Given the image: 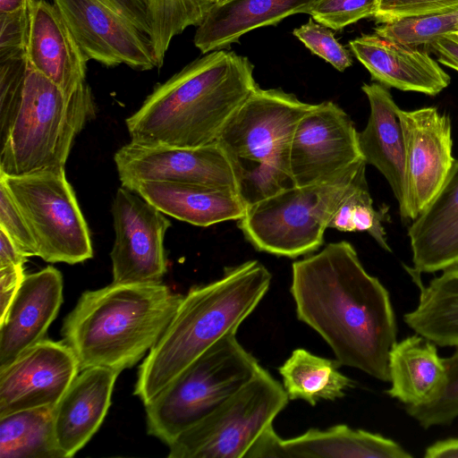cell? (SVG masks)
<instances>
[{"instance_id": "13", "label": "cell", "mask_w": 458, "mask_h": 458, "mask_svg": "<svg viewBox=\"0 0 458 458\" xmlns=\"http://www.w3.org/2000/svg\"><path fill=\"white\" fill-rule=\"evenodd\" d=\"M113 283H161L166 272L165 235L171 222L140 194L121 187L112 205Z\"/></svg>"}, {"instance_id": "36", "label": "cell", "mask_w": 458, "mask_h": 458, "mask_svg": "<svg viewBox=\"0 0 458 458\" xmlns=\"http://www.w3.org/2000/svg\"><path fill=\"white\" fill-rule=\"evenodd\" d=\"M0 228L3 229L28 256H38V250L31 231L9 191L0 179Z\"/></svg>"}, {"instance_id": "4", "label": "cell", "mask_w": 458, "mask_h": 458, "mask_svg": "<svg viewBox=\"0 0 458 458\" xmlns=\"http://www.w3.org/2000/svg\"><path fill=\"white\" fill-rule=\"evenodd\" d=\"M271 280L262 263L248 260L226 267L213 282L191 288L140 366L133 394L148 404L214 344L236 333Z\"/></svg>"}, {"instance_id": "28", "label": "cell", "mask_w": 458, "mask_h": 458, "mask_svg": "<svg viewBox=\"0 0 458 458\" xmlns=\"http://www.w3.org/2000/svg\"><path fill=\"white\" fill-rule=\"evenodd\" d=\"M340 366L337 360L297 348L278 368V372L289 400H302L315 406L321 400L342 398L355 386L352 378L340 372Z\"/></svg>"}, {"instance_id": "18", "label": "cell", "mask_w": 458, "mask_h": 458, "mask_svg": "<svg viewBox=\"0 0 458 458\" xmlns=\"http://www.w3.org/2000/svg\"><path fill=\"white\" fill-rule=\"evenodd\" d=\"M63 276L54 267L25 275L0 318V369L44 338L63 302Z\"/></svg>"}, {"instance_id": "42", "label": "cell", "mask_w": 458, "mask_h": 458, "mask_svg": "<svg viewBox=\"0 0 458 458\" xmlns=\"http://www.w3.org/2000/svg\"><path fill=\"white\" fill-rule=\"evenodd\" d=\"M426 458H458V438L440 440L426 448Z\"/></svg>"}, {"instance_id": "24", "label": "cell", "mask_w": 458, "mask_h": 458, "mask_svg": "<svg viewBox=\"0 0 458 458\" xmlns=\"http://www.w3.org/2000/svg\"><path fill=\"white\" fill-rule=\"evenodd\" d=\"M165 215L201 227L240 220L246 206L234 189L172 182H142L127 188Z\"/></svg>"}, {"instance_id": "45", "label": "cell", "mask_w": 458, "mask_h": 458, "mask_svg": "<svg viewBox=\"0 0 458 458\" xmlns=\"http://www.w3.org/2000/svg\"><path fill=\"white\" fill-rule=\"evenodd\" d=\"M229 1H231V0H216V4H222L227 3Z\"/></svg>"}, {"instance_id": "17", "label": "cell", "mask_w": 458, "mask_h": 458, "mask_svg": "<svg viewBox=\"0 0 458 458\" xmlns=\"http://www.w3.org/2000/svg\"><path fill=\"white\" fill-rule=\"evenodd\" d=\"M411 458L394 440L364 429L338 424L326 429L310 428L284 439L267 428L246 458Z\"/></svg>"}, {"instance_id": "1", "label": "cell", "mask_w": 458, "mask_h": 458, "mask_svg": "<svg viewBox=\"0 0 458 458\" xmlns=\"http://www.w3.org/2000/svg\"><path fill=\"white\" fill-rule=\"evenodd\" d=\"M297 318L330 346L341 365L389 382L388 359L397 323L387 289L342 241L292 265Z\"/></svg>"}, {"instance_id": "35", "label": "cell", "mask_w": 458, "mask_h": 458, "mask_svg": "<svg viewBox=\"0 0 458 458\" xmlns=\"http://www.w3.org/2000/svg\"><path fill=\"white\" fill-rule=\"evenodd\" d=\"M293 34L314 55L329 63L339 72L352 64L347 49L338 42L331 30L313 19L293 30Z\"/></svg>"}, {"instance_id": "10", "label": "cell", "mask_w": 458, "mask_h": 458, "mask_svg": "<svg viewBox=\"0 0 458 458\" xmlns=\"http://www.w3.org/2000/svg\"><path fill=\"white\" fill-rule=\"evenodd\" d=\"M47 262L77 264L93 256L87 222L65 169H47L18 176L0 174Z\"/></svg>"}, {"instance_id": "20", "label": "cell", "mask_w": 458, "mask_h": 458, "mask_svg": "<svg viewBox=\"0 0 458 458\" xmlns=\"http://www.w3.org/2000/svg\"><path fill=\"white\" fill-rule=\"evenodd\" d=\"M412 267L420 276L458 268V160L442 188L408 229Z\"/></svg>"}, {"instance_id": "14", "label": "cell", "mask_w": 458, "mask_h": 458, "mask_svg": "<svg viewBox=\"0 0 458 458\" xmlns=\"http://www.w3.org/2000/svg\"><path fill=\"white\" fill-rule=\"evenodd\" d=\"M351 117L332 101L313 104L293 132L290 168L295 186L327 181L363 159Z\"/></svg>"}, {"instance_id": "2", "label": "cell", "mask_w": 458, "mask_h": 458, "mask_svg": "<svg viewBox=\"0 0 458 458\" xmlns=\"http://www.w3.org/2000/svg\"><path fill=\"white\" fill-rule=\"evenodd\" d=\"M86 81L66 95L37 71L26 51L0 57V174L65 168L75 137L95 117Z\"/></svg>"}, {"instance_id": "5", "label": "cell", "mask_w": 458, "mask_h": 458, "mask_svg": "<svg viewBox=\"0 0 458 458\" xmlns=\"http://www.w3.org/2000/svg\"><path fill=\"white\" fill-rule=\"evenodd\" d=\"M182 297L162 283H112L86 291L64 319L63 341L81 371L106 367L120 373L157 344Z\"/></svg>"}, {"instance_id": "8", "label": "cell", "mask_w": 458, "mask_h": 458, "mask_svg": "<svg viewBox=\"0 0 458 458\" xmlns=\"http://www.w3.org/2000/svg\"><path fill=\"white\" fill-rule=\"evenodd\" d=\"M364 163L362 159L327 181L293 186L254 203L238 220V227L259 251L291 259L315 252Z\"/></svg>"}, {"instance_id": "32", "label": "cell", "mask_w": 458, "mask_h": 458, "mask_svg": "<svg viewBox=\"0 0 458 458\" xmlns=\"http://www.w3.org/2000/svg\"><path fill=\"white\" fill-rule=\"evenodd\" d=\"M458 31V5L428 14L384 22L375 33L409 47L429 46L437 39Z\"/></svg>"}, {"instance_id": "6", "label": "cell", "mask_w": 458, "mask_h": 458, "mask_svg": "<svg viewBox=\"0 0 458 458\" xmlns=\"http://www.w3.org/2000/svg\"><path fill=\"white\" fill-rule=\"evenodd\" d=\"M312 106L280 89L258 86L223 129L216 142L246 208L295 186L290 168L292 140Z\"/></svg>"}, {"instance_id": "39", "label": "cell", "mask_w": 458, "mask_h": 458, "mask_svg": "<svg viewBox=\"0 0 458 458\" xmlns=\"http://www.w3.org/2000/svg\"><path fill=\"white\" fill-rule=\"evenodd\" d=\"M25 276L23 266L0 268V318L8 310Z\"/></svg>"}, {"instance_id": "15", "label": "cell", "mask_w": 458, "mask_h": 458, "mask_svg": "<svg viewBox=\"0 0 458 458\" xmlns=\"http://www.w3.org/2000/svg\"><path fill=\"white\" fill-rule=\"evenodd\" d=\"M114 159L122 186L125 188L142 182H172L236 191L232 167L216 141L196 148L131 141L115 152Z\"/></svg>"}, {"instance_id": "34", "label": "cell", "mask_w": 458, "mask_h": 458, "mask_svg": "<svg viewBox=\"0 0 458 458\" xmlns=\"http://www.w3.org/2000/svg\"><path fill=\"white\" fill-rule=\"evenodd\" d=\"M377 0H317L308 14L312 19L334 30L374 16Z\"/></svg>"}, {"instance_id": "11", "label": "cell", "mask_w": 458, "mask_h": 458, "mask_svg": "<svg viewBox=\"0 0 458 458\" xmlns=\"http://www.w3.org/2000/svg\"><path fill=\"white\" fill-rule=\"evenodd\" d=\"M87 58L106 66L157 67L143 0H53Z\"/></svg>"}, {"instance_id": "23", "label": "cell", "mask_w": 458, "mask_h": 458, "mask_svg": "<svg viewBox=\"0 0 458 458\" xmlns=\"http://www.w3.org/2000/svg\"><path fill=\"white\" fill-rule=\"evenodd\" d=\"M361 89L370 108L367 124L358 133L362 157L386 178L401 206L405 192V150L399 106L387 88L377 82L364 83Z\"/></svg>"}, {"instance_id": "38", "label": "cell", "mask_w": 458, "mask_h": 458, "mask_svg": "<svg viewBox=\"0 0 458 458\" xmlns=\"http://www.w3.org/2000/svg\"><path fill=\"white\" fill-rule=\"evenodd\" d=\"M31 7L13 13H0V56L26 51Z\"/></svg>"}, {"instance_id": "29", "label": "cell", "mask_w": 458, "mask_h": 458, "mask_svg": "<svg viewBox=\"0 0 458 458\" xmlns=\"http://www.w3.org/2000/svg\"><path fill=\"white\" fill-rule=\"evenodd\" d=\"M55 407L28 409L0 417V457L63 458L54 433Z\"/></svg>"}, {"instance_id": "43", "label": "cell", "mask_w": 458, "mask_h": 458, "mask_svg": "<svg viewBox=\"0 0 458 458\" xmlns=\"http://www.w3.org/2000/svg\"><path fill=\"white\" fill-rule=\"evenodd\" d=\"M35 0H0V13H13L29 9Z\"/></svg>"}, {"instance_id": "31", "label": "cell", "mask_w": 458, "mask_h": 458, "mask_svg": "<svg viewBox=\"0 0 458 458\" xmlns=\"http://www.w3.org/2000/svg\"><path fill=\"white\" fill-rule=\"evenodd\" d=\"M152 30L157 68L172 39L190 26H199L216 0H143Z\"/></svg>"}, {"instance_id": "16", "label": "cell", "mask_w": 458, "mask_h": 458, "mask_svg": "<svg viewBox=\"0 0 458 458\" xmlns=\"http://www.w3.org/2000/svg\"><path fill=\"white\" fill-rule=\"evenodd\" d=\"M79 372L77 358L66 343L41 339L0 369V417L55 406Z\"/></svg>"}, {"instance_id": "25", "label": "cell", "mask_w": 458, "mask_h": 458, "mask_svg": "<svg viewBox=\"0 0 458 458\" xmlns=\"http://www.w3.org/2000/svg\"><path fill=\"white\" fill-rule=\"evenodd\" d=\"M317 0H231L215 4L197 26L194 45L200 52L229 47L250 30L276 25L283 19L308 14Z\"/></svg>"}, {"instance_id": "41", "label": "cell", "mask_w": 458, "mask_h": 458, "mask_svg": "<svg viewBox=\"0 0 458 458\" xmlns=\"http://www.w3.org/2000/svg\"><path fill=\"white\" fill-rule=\"evenodd\" d=\"M429 47L438 55V62L458 72V42L445 36L437 39Z\"/></svg>"}, {"instance_id": "27", "label": "cell", "mask_w": 458, "mask_h": 458, "mask_svg": "<svg viewBox=\"0 0 458 458\" xmlns=\"http://www.w3.org/2000/svg\"><path fill=\"white\" fill-rule=\"evenodd\" d=\"M420 289L416 308L405 313V324L416 334L438 346L458 345V268L443 272L423 285L420 276L411 277Z\"/></svg>"}, {"instance_id": "22", "label": "cell", "mask_w": 458, "mask_h": 458, "mask_svg": "<svg viewBox=\"0 0 458 458\" xmlns=\"http://www.w3.org/2000/svg\"><path fill=\"white\" fill-rule=\"evenodd\" d=\"M118 374L106 367L85 369L55 405L54 433L63 458L72 457L101 426Z\"/></svg>"}, {"instance_id": "3", "label": "cell", "mask_w": 458, "mask_h": 458, "mask_svg": "<svg viewBox=\"0 0 458 458\" xmlns=\"http://www.w3.org/2000/svg\"><path fill=\"white\" fill-rule=\"evenodd\" d=\"M254 65L232 51L204 54L157 85L125 121L131 141L196 148L216 142L258 87Z\"/></svg>"}, {"instance_id": "9", "label": "cell", "mask_w": 458, "mask_h": 458, "mask_svg": "<svg viewBox=\"0 0 458 458\" xmlns=\"http://www.w3.org/2000/svg\"><path fill=\"white\" fill-rule=\"evenodd\" d=\"M283 385L263 367L238 392L180 434L169 458H246L289 402Z\"/></svg>"}, {"instance_id": "7", "label": "cell", "mask_w": 458, "mask_h": 458, "mask_svg": "<svg viewBox=\"0 0 458 458\" xmlns=\"http://www.w3.org/2000/svg\"><path fill=\"white\" fill-rule=\"evenodd\" d=\"M260 367L236 333L225 335L145 405L148 433L169 445L238 392Z\"/></svg>"}, {"instance_id": "19", "label": "cell", "mask_w": 458, "mask_h": 458, "mask_svg": "<svg viewBox=\"0 0 458 458\" xmlns=\"http://www.w3.org/2000/svg\"><path fill=\"white\" fill-rule=\"evenodd\" d=\"M356 58L372 80L386 88L436 96L451 81L450 76L426 51L366 34L349 42Z\"/></svg>"}, {"instance_id": "30", "label": "cell", "mask_w": 458, "mask_h": 458, "mask_svg": "<svg viewBox=\"0 0 458 458\" xmlns=\"http://www.w3.org/2000/svg\"><path fill=\"white\" fill-rule=\"evenodd\" d=\"M364 163L356 174L350 188L334 213L328 228L344 233L365 232L386 251L392 250L387 242L384 223L390 221L389 207L375 208L366 179Z\"/></svg>"}, {"instance_id": "37", "label": "cell", "mask_w": 458, "mask_h": 458, "mask_svg": "<svg viewBox=\"0 0 458 458\" xmlns=\"http://www.w3.org/2000/svg\"><path fill=\"white\" fill-rule=\"evenodd\" d=\"M458 5V0H377L374 18L380 23L428 14Z\"/></svg>"}, {"instance_id": "21", "label": "cell", "mask_w": 458, "mask_h": 458, "mask_svg": "<svg viewBox=\"0 0 458 458\" xmlns=\"http://www.w3.org/2000/svg\"><path fill=\"white\" fill-rule=\"evenodd\" d=\"M30 64L72 95L86 78L88 58L53 4L35 0L26 47Z\"/></svg>"}, {"instance_id": "33", "label": "cell", "mask_w": 458, "mask_h": 458, "mask_svg": "<svg viewBox=\"0 0 458 458\" xmlns=\"http://www.w3.org/2000/svg\"><path fill=\"white\" fill-rule=\"evenodd\" d=\"M446 383L432 402L420 406H405L406 412L427 429L450 425L458 418V345L452 355L444 358Z\"/></svg>"}, {"instance_id": "26", "label": "cell", "mask_w": 458, "mask_h": 458, "mask_svg": "<svg viewBox=\"0 0 458 458\" xmlns=\"http://www.w3.org/2000/svg\"><path fill=\"white\" fill-rule=\"evenodd\" d=\"M388 368L391 386L386 393L405 406L432 402L446 383V367L437 344L416 333L393 345Z\"/></svg>"}, {"instance_id": "40", "label": "cell", "mask_w": 458, "mask_h": 458, "mask_svg": "<svg viewBox=\"0 0 458 458\" xmlns=\"http://www.w3.org/2000/svg\"><path fill=\"white\" fill-rule=\"evenodd\" d=\"M28 258L19 245L0 228V268L23 266Z\"/></svg>"}, {"instance_id": "12", "label": "cell", "mask_w": 458, "mask_h": 458, "mask_svg": "<svg viewBox=\"0 0 458 458\" xmlns=\"http://www.w3.org/2000/svg\"><path fill=\"white\" fill-rule=\"evenodd\" d=\"M404 140L405 192L399 206L403 222L413 221L435 198L455 159L447 114L428 106L397 110Z\"/></svg>"}, {"instance_id": "44", "label": "cell", "mask_w": 458, "mask_h": 458, "mask_svg": "<svg viewBox=\"0 0 458 458\" xmlns=\"http://www.w3.org/2000/svg\"><path fill=\"white\" fill-rule=\"evenodd\" d=\"M447 37L451 38L452 39L455 40L456 42H458V31L456 32H454L450 35H448Z\"/></svg>"}]
</instances>
